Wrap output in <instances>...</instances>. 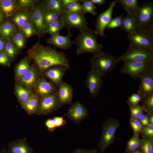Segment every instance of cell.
<instances>
[{"instance_id":"cell-21","label":"cell","mask_w":153,"mask_h":153,"mask_svg":"<svg viewBox=\"0 0 153 153\" xmlns=\"http://www.w3.org/2000/svg\"><path fill=\"white\" fill-rule=\"evenodd\" d=\"M58 88V97L61 104L62 106L71 105L73 97V89L71 85L63 82Z\"/></svg>"},{"instance_id":"cell-11","label":"cell","mask_w":153,"mask_h":153,"mask_svg":"<svg viewBox=\"0 0 153 153\" xmlns=\"http://www.w3.org/2000/svg\"><path fill=\"white\" fill-rule=\"evenodd\" d=\"M43 8L40 2L30 10V20L33 24L39 40L45 35L46 26L43 18Z\"/></svg>"},{"instance_id":"cell-23","label":"cell","mask_w":153,"mask_h":153,"mask_svg":"<svg viewBox=\"0 0 153 153\" xmlns=\"http://www.w3.org/2000/svg\"><path fill=\"white\" fill-rule=\"evenodd\" d=\"M18 29L9 19L0 24V37L6 41L10 40Z\"/></svg>"},{"instance_id":"cell-24","label":"cell","mask_w":153,"mask_h":153,"mask_svg":"<svg viewBox=\"0 0 153 153\" xmlns=\"http://www.w3.org/2000/svg\"><path fill=\"white\" fill-rule=\"evenodd\" d=\"M18 9L16 0H0V10L5 18H10Z\"/></svg>"},{"instance_id":"cell-26","label":"cell","mask_w":153,"mask_h":153,"mask_svg":"<svg viewBox=\"0 0 153 153\" xmlns=\"http://www.w3.org/2000/svg\"><path fill=\"white\" fill-rule=\"evenodd\" d=\"M39 98L34 93L24 103L21 105L22 108L29 115L36 114Z\"/></svg>"},{"instance_id":"cell-29","label":"cell","mask_w":153,"mask_h":153,"mask_svg":"<svg viewBox=\"0 0 153 153\" xmlns=\"http://www.w3.org/2000/svg\"><path fill=\"white\" fill-rule=\"evenodd\" d=\"M127 13L130 15L134 18L139 8L137 0H117Z\"/></svg>"},{"instance_id":"cell-39","label":"cell","mask_w":153,"mask_h":153,"mask_svg":"<svg viewBox=\"0 0 153 153\" xmlns=\"http://www.w3.org/2000/svg\"><path fill=\"white\" fill-rule=\"evenodd\" d=\"M141 149L142 153H153V139L143 137Z\"/></svg>"},{"instance_id":"cell-16","label":"cell","mask_w":153,"mask_h":153,"mask_svg":"<svg viewBox=\"0 0 153 153\" xmlns=\"http://www.w3.org/2000/svg\"><path fill=\"white\" fill-rule=\"evenodd\" d=\"M68 70L70 69L64 66H54L44 70L42 75L48 78L58 88L63 82L62 78Z\"/></svg>"},{"instance_id":"cell-48","label":"cell","mask_w":153,"mask_h":153,"mask_svg":"<svg viewBox=\"0 0 153 153\" xmlns=\"http://www.w3.org/2000/svg\"><path fill=\"white\" fill-rule=\"evenodd\" d=\"M52 119L55 123L56 128H59L65 125L67 122L64 119L63 117L56 116Z\"/></svg>"},{"instance_id":"cell-31","label":"cell","mask_w":153,"mask_h":153,"mask_svg":"<svg viewBox=\"0 0 153 153\" xmlns=\"http://www.w3.org/2000/svg\"><path fill=\"white\" fill-rule=\"evenodd\" d=\"M27 39L21 32L18 30L10 40L20 52L25 48Z\"/></svg>"},{"instance_id":"cell-7","label":"cell","mask_w":153,"mask_h":153,"mask_svg":"<svg viewBox=\"0 0 153 153\" xmlns=\"http://www.w3.org/2000/svg\"><path fill=\"white\" fill-rule=\"evenodd\" d=\"M134 19L137 28L153 30V3L146 2L139 5Z\"/></svg>"},{"instance_id":"cell-36","label":"cell","mask_w":153,"mask_h":153,"mask_svg":"<svg viewBox=\"0 0 153 153\" xmlns=\"http://www.w3.org/2000/svg\"><path fill=\"white\" fill-rule=\"evenodd\" d=\"M43 9V18L46 27L51 23L60 18V16L56 12L52 10Z\"/></svg>"},{"instance_id":"cell-46","label":"cell","mask_w":153,"mask_h":153,"mask_svg":"<svg viewBox=\"0 0 153 153\" xmlns=\"http://www.w3.org/2000/svg\"><path fill=\"white\" fill-rule=\"evenodd\" d=\"M142 100L141 97L138 94L134 93L128 98L127 102L129 105H135L139 104Z\"/></svg>"},{"instance_id":"cell-10","label":"cell","mask_w":153,"mask_h":153,"mask_svg":"<svg viewBox=\"0 0 153 153\" xmlns=\"http://www.w3.org/2000/svg\"><path fill=\"white\" fill-rule=\"evenodd\" d=\"M82 11L64 13L61 17L65 27L68 31L73 28L81 31L87 27L88 23Z\"/></svg>"},{"instance_id":"cell-20","label":"cell","mask_w":153,"mask_h":153,"mask_svg":"<svg viewBox=\"0 0 153 153\" xmlns=\"http://www.w3.org/2000/svg\"><path fill=\"white\" fill-rule=\"evenodd\" d=\"M7 151L9 153H33V148L27 143L26 138L19 139L9 143Z\"/></svg>"},{"instance_id":"cell-9","label":"cell","mask_w":153,"mask_h":153,"mask_svg":"<svg viewBox=\"0 0 153 153\" xmlns=\"http://www.w3.org/2000/svg\"><path fill=\"white\" fill-rule=\"evenodd\" d=\"M62 106L59 100L57 90L52 94L39 99L36 114L47 115Z\"/></svg>"},{"instance_id":"cell-42","label":"cell","mask_w":153,"mask_h":153,"mask_svg":"<svg viewBox=\"0 0 153 153\" xmlns=\"http://www.w3.org/2000/svg\"><path fill=\"white\" fill-rule=\"evenodd\" d=\"M130 109L131 118L138 119L143 114L141 105L138 104L135 105H129Z\"/></svg>"},{"instance_id":"cell-18","label":"cell","mask_w":153,"mask_h":153,"mask_svg":"<svg viewBox=\"0 0 153 153\" xmlns=\"http://www.w3.org/2000/svg\"><path fill=\"white\" fill-rule=\"evenodd\" d=\"M73 33L68 31V34L64 36L59 33L51 35L46 39V42L49 44L52 45L56 48L66 50L70 48L73 44L71 38Z\"/></svg>"},{"instance_id":"cell-45","label":"cell","mask_w":153,"mask_h":153,"mask_svg":"<svg viewBox=\"0 0 153 153\" xmlns=\"http://www.w3.org/2000/svg\"><path fill=\"white\" fill-rule=\"evenodd\" d=\"M141 132L143 137L153 139V124L150 123L147 126L143 127Z\"/></svg>"},{"instance_id":"cell-8","label":"cell","mask_w":153,"mask_h":153,"mask_svg":"<svg viewBox=\"0 0 153 153\" xmlns=\"http://www.w3.org/2000/svg\"><path fill=\"white\" fill-rule=\"evenodd\" d=\"M129 45L153 49V30L137 28L133 33L127 36Z\"/></svg>"},{"instance_id":"cell-49","label":"cell","mask_w":153,"mask_h":153,"mask_svg":"<svg viewBox=\"0 0 153 153\" xmlns=\"http://www.w3.org/2000/svg\"><path fill=\"white\" fill-rule=\"evenodd\" d=\"M45 125L48 130L50 132L54 131L56 128L52 118L47 119L45 122Z\"/></svg>"},{"instance_id":"cell-53","label":"cell","mask_w":153,"mask_h":153,"mask_svg":"<svg viewBox=\"0 0 153 153\" xmlns=\"http://www.w3.org/2000/svg\"><path fill=\"white\" fill-rule=\"evenodd\" d=\"M90 1L94 4H97L99 6L103 5L106 1L105 0H90Z\"/></svg>"},{"instance_id":"cell-17","label":"cell","mask_w":153,"mask_h":153,"mask_svg":"<svg viewBox=\"0 0 153 153\" xmlns=\"http://www.w3.org/2000/svg\"><path fill=\"white\" fill-rule=\"evenodd\" d=\"M41 75L40 72L33 64L26 74L15 81L26 88L32 91Z\"/></svg>"},{"instance_id":"cell-12","label":"cell","mask_w":153,"mask_h":153,"mask_svg":"<svg viewBox=\"0 0 153 153\" xmlns=\"http://www.w3.org/2000/svg\"><path fill=\"white\" fill-rule=\"evenodd\" d=\"M89 115L88 109L84 105L77 101L72 103L67 113L63 116L67 117L75 124H78Z\"/></svg>"},{"instance_id":"cell-1","label":"cell","mask_w":153,"mask_h":153,"mask_svg":"<svg viewBox=\"0 0 153 153\" xmlns=\"http://www.w3.org/2000/svg\"><path fill=\"white\" fill-rule=\"evenodd\" d=\"M27 54L41 75L46 69L55 65L64 66L70 70L69 60L63 52L44 46L39 41L28 50Z\"/></svg>"},{"instance_id":"cell-37","label":"cell","mask_w":153,"mask_h":153,"mask_svg":"<svg viewBox=\"0 0 153 153\" xmlns=\"http://www.w3.org/2000/svg\"><path fill=\"white\" fill-rule=\"evenodd\" d=\"M81 0H75L63 7V10L65 13L82 11V4L80 2Z\"/></svg>"},{"instance_id":"cell-52","label":"cell","mask_w":153,"mask_h":153,"mask_svg":"<svg viewBox=\"0 0 153 153\" xmlns=\"http://www.w3.org/2000/svg\"><path fill=\"white\" fill-rule=\"evenodd\" d=\"M6 40L0 37V53L3 52Z\"/></svg>"},{"instance_id":"cell-35","label":"cell","mask_w":153,"mask_h":153,"mask_svg":"<svg viewBox=\"0 0 153 153\" xmlns=\"http://www.w3.org/2000/svg\"><path fill=\"white\" fill-rule=\"evenodd\" d=\"M19 31L21 32L27 39L33 35H37L35 27L30 20L27 22Z\"/></svg>"},{"instance_id":"cell-25","label":"cell","mask_w":153,"mask_h":153,"mask_svg":"<svg viewBox=\"0 0 153 153\" xmlns=\"http://www.w3.org/2000/svg\"><path fill=\"white\" fill-rule=\"evenodd\" d=\"M31 60L27 56L22 58L16 65L14 69V79L16 80L26 74L29 70Z\"/></svg>"},{"instance_id":"cell-5","label":"cell","mask_w":153,"mask_h":153,"mask_svg":"<svg viewBox=\"0 0 153 153\" xmlns=\"http://www.w3.org/2000/svg\"><path fill=\"white\" fill-rule=\"evenodd\" d=\"M119 125L118 120L115 118H108L102 125V132L98 147L101 153L112 143L115 139V134Z\"/></svg>"},{"instance_id":"cell-19","label":"cell","mask_w":153,"mask_h":153,"mask_svg":"<svg viewBox=\"0 0 153 153\" xmlns=\"http://www.w3.org/2000/svg\"><path fill=\"white\" fill-rule=\"evenodd\" d=\"M140 84L137 91L143 99L153 94V73L145 75L139 78Z\"/></svg>"},{"instance_id":"cell-30","label":"cell","mask_w":153,"mask_h":153,"mask_svg":"<svg viewBox=\"0 0 153 153\" xmlns=\"http://www.w3.org/2000/svg\"><path fill=\"white\" fill-rule=\"evenodd\" d=\"M137 28L134 18L127 14V15L123 18L121 28L128 33V34H130L135 32Z\"/></svg>"},{"instance_id":"cell-33","label":"cell","mask_w":153,"mask_h":153,"mask_svg":"<svg viewBox=\"0 0 153 153\" xmlns=\"http://www.w3.org/2000/svg\"><path fill=\"white\" fill-rule=\"evenodd\" d=\"M64 27V25L62 20L60 18L55 21L46 27L45 34H49L53 35L59 33L60 30Z\"/></svg>"},{"instance_id":"cell-28","label":"cell","mask_w":153,"mask_h":153,"mask_svg":"<svg viewBox=\"0 0 153 153\" xmlns=\"http://www.w3.org/2000/svg\"><path fill=\"white\" fill-rule=\"evenodd\" d=\"M14 93L20 105L26 102L33 93L32 90L27 89L15 81Z\"/></svg>"},{"instance_id":"cell-56","label":"cell","mask_w":153,"mask_h":153,"mask_svg":"<svg viewBox=\"0 0 153 153\" xmlns=\"http://www.w3.org/2000/svg\"><path fill=\"white\" fill-rule=\"evenodd\" d=\"M130 153H142L141 148L138 150L133 151Z\"/></svg>"},{"instance_id":"cell-13","label":"cell","mask_w":153,"mask_h":153,"mask_svg":"<svg viewBox=\"0 0 153 153\" xmlns=\"http://www.w3.org/2000/svg\"><path fill=\"white\" fill-rule=\"evenodd\" d=\"M103 76L98 71L91 69L88 72L85 80L91 97L95 98L101 90L103 82Z\"/></svg>"},{"instance_id":"cell-34","label":"cell","mask_w":153,"mask_h":153,"mask_svg":"<svg viewBox=\"0 0 153 153\" xmlns=\"http://www.w3.org/2000/svg\"><path fill=\"white\" fill-rule=\"evenodd\" d=\"M12 61L14 60L20 53L19 51L10 40L6 41L3 52Z\"/></svg>"},{"instance_id":"cell-2","label":"cell","mask_w":153,"mask_h":153,"mask_svg":"<svg viewBox=\"0 0 153 153\" xmlns=\"http://www.w3.org/2000/svg\"><path fill=\"white\" fill-rule=\"evenodd\" d=\"M80 31L72 41L73 44H75L76 47L77 55L85 53L93 55L101 51L103 46L97 42V35L95 30L88 27Z\"/></svg>"},{"instance_id":"cell-32","label":"cell","mask_w":153,"mask_h":153,"mask_svg":"<svg viewBox=\"0 0 153 153\" xmlns=\"http://www.w3.org/2000/svg\"><path fill=\"white\" fill-rule=\"evenodd\" d=\"M142 143V139L134 134L127 142L126 153H130L140 149Z\"/></svg>"},{"instance_id":"cell-38","label":"cell","mask_w":153,"mask_h":153,"mask_svg":"<svg viewBox=\"0 0 153 153\" xmlns=\"http://www.w3.org/2000/svg\"><path fill=\"white\" fill-rule=\"evenodd\" d=\"M82 2V12L85 14L87 13H89L93 15H96L97 12L96 11L97 9L95 4L90 1L88 0H81Z\"/></svg>"},{"instance_id":"cell-47","label":"cell","mask_w":153,"mask_h":153,"mask_svg":"<svg viewBox=\"0 0 153 153\" xmlns=\"http://www.w3.org/2000/svg\"><path fill=\"white\" fill-rule=\"evenodd\" d=\"M12 61L4 52L0 53V65L7 67L10 66Z\"/></svg>"},{"instance_id":"cell-15","label":"cell","mask_w":153,"mask_h":153,"mask_svg":"<svg viewBox=\"0 0 153 153\" xmlns=\"http://www.w3.org/2000/svg\"><path fill=\"white\" fill-rule=\"evenodd\" d=\"M57 88L52 82L48 81L41 75L32 91L40 99L54 93L57 90Z\"/></svg>"},{"instance_id":"cell-3","label":"cell","mask_w":153,"mask_h":153,"mask_svg":"<svg viewBox=\"0 0 153 153\" xmlns=\"http://www.w3.org/2000/svg\"><path fill=\"white\" fill-rule=\"evenodd\" d=\"M153 62V49L129 45L127 50L116 59V62Z\"/></svg>"},{"instance_id":"cell-40","label":"cell","mask_w":153,"mask_h":153,"mask_svg":"<svg viewBox=\"0 0 153 153\" xmlns=\"http://www.w3.org/2000/svg\"><path fill=\"white\" fill-rule=\"evenodd\" d=\"M143 104L141 105L143 110L149 116L153 114V94L148 97L143 99Z\"/></svg>"},{"instance_id":"cell-55","label":"cell","mask_w":153,"mask_h":153,"mask_svg":"<svg viewBox=\"0 0 153 153\" xmlns=\"http://www.w3.org/2000/svg\"><path fill=\"white\" fill-rule=\"evenodd\" d=\"M149 120L150 123L153 124V114L149 116Z\"/></svg>"},{"instance_id":"cell-6","label":"cell","mask_w":153,"mask_h":153,"mask_svg":"<svg viewBox=\"0 0 153 153\" xmlns=\"http://www.w3.org/2000/svg\"><path fill=\"white\" fill-rule=\"evenodd\" d=\"M120 72L137 80L145 75L153 73V62H124Z\"/></svg>"},{"instance_id":"cell-22","label":"cell","mask_w":153,"mask_h":153,"mask_svg":"<svg viewBox=\"0 0 153 153\" xmlns=\"http://www.w3.org/2000/svg\"><path fill=\"white\" fill-rule=\"evenodd\" d=\"M30 10L18 9L9 19L20 30L24 24L30 20Z\"/></svg>"},{"instance_id":"cell-44","label":"cell","mask_w":153,"mask_h":153,"mask_svg":"<svg viewBox=\"0 0 153 153\" xmlns=\"http://www.w3.org/2000/svg\"><path fill=\"white\" fill-rule=\"evenodd\" d=\"M129 123L133 130L134 134L137 136H139L143 128L141 122L138 119L131 118L129 120Z\"/></svg>"},{"instance_id":"cell-41","label":"cell","mask_w":153,"mask_h":153,"mask_svg":"<svg viewBox=\"0 0 153 153\" xmlns=\"http://www.w3.org/2000/svg\"><path fill=\"white\" fill-rule=\"evenodd\" d=\"M40 1L36 0H16L18 9L30 10Z\"/></svg>"},{"instance_id":"cell-4","label":"cell","mask_w":153,"mask_h":153,"mask_svg":"<svg viewBox=\"0 0 153 153\" xmlns=\"http://www.w3.org/2000/svg\"><path fill=\"white\" fill-rule=\"evenodd\" d=\"M116 59L114 55L101 51L93 55L90 58L92 69L97 71L103 77H105L115 67Z\"/></svg>"},{"instance_id":"cell-57","label":"cell","mask_w":153,"mask_h":153,"mask_svg":"<svg viewBox=\"0 0 153 153\" xmlns=\"http://www.w3.org/2000/svg\"><path fill=\"white\" fill-rule=\"evenodd\" d=\"M0 153H9L7 150H6L5 149H3L0 152Z\"/></svg>"},{"instance_id":"cell-50","label":"cell","mask_w":153,"mask_h":153,"mask_svg":"<svg viewBox=\"0 0 153 153\" xmlns=\"http://www.w3.org/2000/svg\"><path fill=\"white\" fill-rule=\"evenodd\" d=\"M139 121L143 127L148 125L150 123L149 115L147 114H143L139 118Z\"/></svg>"},{"instance_id":"cell-51","label":"cell","mask_w":153,"mask_h":153,"mask_svg":"<svg viewBox=\"0 0 153 153\" xmlns=\"http://www.w3.org/2000/svg\"><path fill=\"white\" fill-rule=\"evenodd\" d=\"M97 149H88L85 148H76L72 153H97Z\"/></svg>"},{"instance_id":"cell-27","label":"cell","mask_w":153,"mask_h":153,"mask_svg":"<svg viewBox=\"0 0 153 153\" xmlns=\"http://www.w3.org/2000/svg\"><path fill=\"white\" fill-rule=\"evenodd\" d=\"M40 3L44 9L54 11L60 17L65 13L61 0H43Z\"/></svg>"},{"instance_id":"cell-54","label":"cell","mask_w":153,"mask_h":153,"mask_svg":"<svg viewBox=\"0 0 153 153\" xmlns=\"http://www.w3.org/2000/svg\"><path fill=\"white\" fill-rule=\"evenodd\" d=\"M5 18L4 15L0 10V24L4 21Z\"/></svg>"},{"instance_id":"cell-43","label":"cell","mask_w":153,"mask_h":153,"mask_svg":"<svg viewBox=\"0 0 153 153\" xmlns=\"http://www.w3.org/2000/svg\"><path fill=\"white\" fill-rule=\"evenodd\" d=\"M123 14L112 18L106 27V29H115L118 27L121 28L123 21Z\"/></svg>"},{"instance_id":"cell-14","label":"cell","mask_w":153,"mask_h":153,"mask_svg":"<svg viewBox=\"0 0 153 153\" xmlns=\"http://www.w3.org/2000/svg\"><path fill=\"white\" fill-rule=\"evenodd\" d=\"M117 3V0L112 2L108 8L98 15L95 22V30L97 35L101 37L106 36L104 30L112 18L113 10Z\"/></svg>"}]
</instances>
